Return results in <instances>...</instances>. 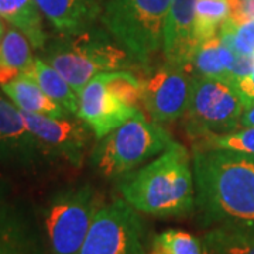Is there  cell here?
Returning a JSON list of instances; mask_svg holds the SVG:
<instances>
[{
  "label": "cell",
  "instance_id": "19",
  "mask_svg": "<svg viewBox=\"0 0 254 254\" xmlns=\"http://www.w3.org/2000/svg\"><path fill=\"white\" fill-rule=\"evenodd\" d=\"M28 73L34 76L37 83L51 99L58 105H61L69 115L78 116V109H79L78 93L73 91V88L66 82V79L58 71H55L50 64H47L44 60L36 55L34 64Z\"/></svg>",
  "mask_w": 254,
  "mask_h": 254
},
{
  "label": "cell",
  "instance_id": "4",
  "mask_svg": "<svg viewBox=\"0 0 254 254\" xmlns=\"http://www.w3.org/2000/svg\"><path fill=\"white\" fill-rule=\"evenodd\" d=\"M174 143L168 130L138 110L122 126L99 138L92 150L91 164L102 177L118 178L163 154Z\"/></svg>",
  "mask_w": 254,
  "mask_h": 254
},
{
  "label": "cell",
  "instance_id": "22",
  "mask_svg": "<svg viewBox=\"0 0 254 254\" xmlns=\"http://www.w3.org/2000/svg\"><path fill=\"white\" fill-rule=\"evenodd\" d=\"M188 72L192 76L232 82L230 75L222 61V43L218 36L198 46L192 57Z\"/></svg>",
  "mask_w": 254,
  "mask_h": 254
},
{
  "label": "cell",
  "instance_id": "6",
  "mask_svg": "<svg viewBox=\"0 0 254 254\" xmlns=\"http://www.w3.org/2000/svg\"><path fill=\"white\" fill-rule=\"evenodd\" d=\"M102 205L99 192L88 182L55 190L41 215L50 254H79Z\"/></svg>",
  "mask_w": 254,
  "mask_h": 254
},
{
  "label": "cell",
  "instance_id": "10",
  "mask_svg": "<svg viewBox=\"0 0 254 254\" xmlns=\"http://www.w3.org/2000/svg\"><path fill=\"white\" fill-rule=\"evenodd\" d=\"M192 79L190 72L164 63L141 78L140 106L160 125L181 119L188 108Z\"/></svg>",
  "mask_w": 254,
  "mask_h": 254
},
{
  "label": "cell",
  "instance_id": "30",
  "mask_svg": "<svg viewBox=\"0 0 254 254\" xmlns=\"http://www.w3.org/2000/svg\"><path fill=\"white\" fill-rule=\"evenodd\" d=\"M4 198H6V190H4L3 182L0 181V208L4 205Z\"/></svg>",
  "mask_w": 254,
  "mask_h": 254
},
{
  "label": "cell",
  "instance_id": "17",
  "mask_svg": "<svg viewBox=\"0 0 254 254\" xmlns=\"http://www.w3.org/2000/svg\"><path fill=\"white\" fill-rule=\"evenodd\" d=\"M33 46L18 28L7 24L0 40V86L14 79L18 73L28 72L34 64Z\"/></svg>",
  "mask_w": 254,
  "mask_h": 254
},
{
  "label": "cell",
  "instance_id": "8",
  "mask_svg": "<svg viewBox=\"0 0 254 254\" xmlns=\"http://www.w3.org/2000/svg\"><path fill=\"white\" fill-rule=\"evenodd\" d=\"M79 254H148L145 227L138 212L123 198L103 203Z\"/></svg>",
  "mask_w": 254,
  "mask_h": 254
},
{
  "label": "cell",
  "instance_id": "5",
  "mask_svg": "<svg viewBox=\"0 0 254 254\" xmlns=\"http://www.w3.org/2000/svg\"><path fill=\"white\" fill-rule=\"evenodd\" d=\"M171 3L173 0H108L100 23L138 65L147 66L163 51Z\"/></svg>",
  "mask_w": 254,
  "mask_h": 254
},
{
  "label": "cell",
  "instance_id": "11",
  "mask_svg": "<svg viewBox=\"0 0 254 254\" xmlns=\"http://www.w3.org/2000/svg\"><path fill=\"white\" fill-rule=\"evenodd\" d=\"M21 115L31 133L58 161H65L78 168L83 165L93 131L79 116L66 115L63 118H51L23 110Z\"/></svg>",
  "mask_w": 254,
  "mask_h": 254
},
{
  "label": "cell",
  "instance_id": "13",
  "mask_svg": "<svg viewBox=\"0 0 254 254\" xmlns=\"http://www.w3.org/2000/svg\"><path fill=\"white\" fill-rule=\"evenodd\" d=\"M198 0H173L164 30L165 63L188 72L198 43L195 40V11Z\"/></svg>",
  "mask_w": 254,
  "mask_h": 254
},
{
  "label": "cell",
  "instance_id": "12",
  "mask_svg": "<svg viewBox=\"0 0 254 254\" xmlns=\"http://www.w3.org/2000/svg\"><path fill=\"white\" fill-rule=\"evenodd\" d=\"M140 109L125 105L108 88L105 72L92 78L79 93L78 116L91 127L98 140L133 118Z\"/></svg>",
  "mask_w": 254,
  "mask_h": 254
},
{
  "label": "cell",
  "instance_id": "14",
  "mask_svg": "<svg viewBox=\"0 0 254 254\" xmlns=\"http://www.w3.org/2000/svg\"><path fill=\"white\" fill-rule=\"evenodd\" d=\"M0 254H50L36 218L23 205L0 208Z\"/></svg>",
  "mask_w": 254,
  "mask_h": 254
},
{
  "label": "cell",
  "instance_id": "23",
  "mask_svg": "<svg viewBox=\"0 0 254 254\" xmlns=\"http://www.w3.org/2000/svg\"><path fill=\"white\" fill-rule=\"evenodd\" d=\"M148 254H203L202 242L190 232L168 229L155 235Z\"/></svg>",
  "mask_w": 254,
  "mask_h": 254
},
{
  "label": "cell",
  "instance_id": "16",
  "mask_svg": "<svg viewBox=\"0 0 254 254\" xmlns=\"http://www.w3.org/2000/svg\"><path fill=\"white\" fill-rule=\"evenodd\" d=\"M0 89L23 112L51 118H63L69 115L61 105L54 102L41 89L31 73H18L14 79L1 85Z\"/></svg>",
  "mask_w": 254,
  "mask_h": 254
},
{
  "label": "cell",
  "instance_id": "21",
  "mask_svg": "<svg viewBox=\"0 0 254 254\" xmlns=\"http://www.w3.org/2000/svg\"><path fill=\"white\" fill-rule=\"evenodd\" d=\"M230 0H198L195 11V40L198 46L218 36L230 17Z\"/></svg>",
  "mask_w": 254,
  "mask_h": 254
},
{
  "label": "cell",
  "instance_id": "15",
  "mask_svg": "<svg viewBox=\"0 0 254 254\" xmlns=\"http://www.w3.org/2000/svg\"><path fill=\"white\" fill-rule=\"evenodd\" d=\"M108 0H36L57 34H76L96 26Z\"/></svg>",
  "mask_w": 254,
  "mask_h": 254
},
{
  "label": "cell",
  "instance_id": "28",
  "mask_svg": "<svg viewBox=\"0 0 254 254\" xmlns=\"http://www.w3.org/2000/svg\"><path fill=\"white\" fill-rule=\"evenodd\" d=\"M245 99H254V72L233 82Z\"/></svg>",
  "mask_w": 254,
  "mask_h": 254
},
{
  "label": "cell",
  "instance_id": "18",
  "mask_svg": "<svg viewBox=\"0 0 254 254\" xmlns=\"http://www.w3.org/2000/svg\"><path fill=\"white\" fill-rule=\"evenodd\" d=\"M0 17L7 24L18 28L27 37L34 50H41L47 41L43 14L36 0H0Z\"/></svg>",
  "mask_w": 254,
  "mask_h": 254
},
{
  "label": "cell",
  "instance_id": "20",
  "mask_svg": "<svg viewBox=\"0 0 254 254\" xmlns=\"http://www.w3.org/2000/svg\"><path fill=\"white\" fill-rule=\"evenodd\" d=\"M203 254H254V235L229 227H212L202 239Z\"/></svg>",
  "mask_w": 254,
  "mask_h": 254
},
{
  "label": "cell",
  "instance_id": "3",
  "mask_svg": "<svg viewBox=\"0 0 254 254\" xmlns=\"http://www.w3.org/2000/svg\"><path fill=\"white\" fill-rule=\"evenodd\" d=\"M38 53L41 60L63 75L78 96L99 73L130 71L140 66L106 28L98 26L76 34H57L47 38Z\"/></svg>",
  "mask_w": 254,
  "mask_h": 254
},
{
  "label": "cell",
  "instance_id": "26",
  "mask_svg": "<svg viewBox=\"0 0 254 254\" xmlns=\"http://www.w3.org/2000/svg\"><path fill=\"white\" fill-rule=\"evenodd\" d=\"M254 72V55H236V60L230 68L232 82Z\"/></svg>",
  "mask_w": 254,
  "mask_h": 254
},
{
  "label": "cell",
  "instance_id": "25",
  "mask_svg": "<svg viewBox=\"0 0 254 254\" xmlns=\"http://www.w3.org/2000/svg\"><path fill=\"white\" fill-rule=\"evenodd\" d=\"M193 143V148H220L254 155V126L237 128L226 134L200 138Z\"/></svg>",
  "mask_w": 254,
  "mask_h": 254
},
{
  "label": "cell",
  "instance_id": "1",
  "mask_svg": "<svg viewBox=\"0 0 254 254\" xmlns=\"http://www.w3.org/2000/svg\"><path fill=\"white\" fill-rule=\"evenodd\" d=\"M195 209L206 227L254 235V155L193 148Z\"/></svg>",
  "mask_w": 254,
  "mask_h": 254
},
{
  "label": "cell",
  "instance_id": "2",
  "mask_svg": "<svg viewBox=\"0 0 254 254\" xmlns=\"http://www.w3.org/2000/svg\"><path fill=\"white\" fill-rule=\"evenodd\" d=\"M118 190L140 213L157 218L190 215L195 209V180L188 150L175 141L155 160L120 177Z\"/></svg>",
  "mask_w": 254,
  "mask_h": 254
},
{
  "label": "cell",
  "instance_id": "24",
  "mask_svg": "<svg viewBox=\"0 0 254 254\" xmlns=\"http://www.w3.org/2000/svg\"><path fill=\"white\" fill-rule=\"evenodd\" d=\"M223 46L237 55H254V21H235L229 17L218 33Z\"/></svg>",
  "mask_w": 254,
  "mask_h": 254
},
{
  "label": "cell",
  "instance_id": "29",
  "mask_svg": "<svg viewBox=\"0 0 254 254\" xmlns=\"http://www.w3.org/2000/svg\"><path fill=\"white\" fill-rule=\"evenodd\" d=\"M245 110L240 119V126L252 127L254 126V99H245Z\"/></svg>",
  "mask_w": 254,
  "mask_h": 254
},
{
  "label": "cell",
  "instance_id": "27",
  "mask_svg": "<svg viewBox=\"0 0 254 254\" xmlns=\"http://www.w3.org/2000/svg\"><path fill=\"white\" fill-rule=\"evenodd\" d=\"M230 17L235 21H254V0H230Z\"/></svg>",
  "mask_w": 254,
  "mask_h": 254
},
{
  "label": "cell",
  "instance_id": "31",
  "mask_svg": "<svg viewBox=\"0 0 254 254\" xmlns=\"http://www.w3.org/2000/svg\"><path fill=\"white\" fill-rule=\"evenodd\" d=\"M6 28H7V23H6L3 18L0 17V40H1V37L4 36V33H6Z\"/></svg>",
  "mask_w": 254,
  "mask_h": 254
},
{
  "label": "cell",
  "instance_id": "9",
  "mask_svg": "<svg viewBox=\"0 0 254 254\" xmlns=\"http://www.w3.org/2000/svg\"><path fill=\"white\" fill-rule=\"evenodd\" d=\"M54 161L58 158L31 133L21 110L0 89V163L36 173Z\"/></svg>",
  "mask_w": 254,
  "mask_h": 254
},
{
  "label": "cell",
  "instance_id": "7",
  "mask_svg": "<svg viewBox=\"0 0 254 254\" xmlns=\"http://www.w3.org/2000/svg\"><path fill=\"white\" fill-rule=\"evenodd\" d=\"M245 105L233 82L193 76L188 108L182 116L185 131L192 141L235 131L240 127Z\"/></svg>",
  "mask_w": 254,
  "mask_h": 254
}]
</instances>
